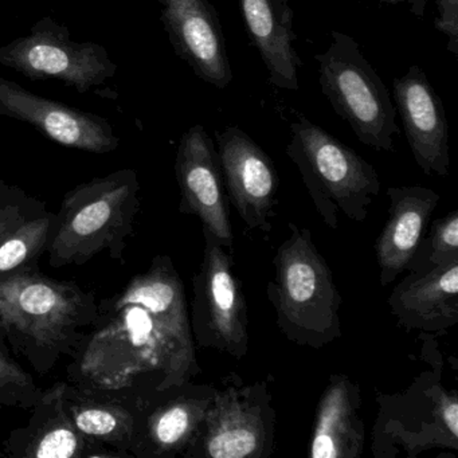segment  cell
<instances>
[{
	"mask_svg": "<svg viewBox=\"0 0 458 458\" xmlns=\"http://www.w3.org/2000/svg\"><path fill=\"white\" fill-rule=\"evenodd\" d=\"M98 308L68 369L76 387L140 393L143 377L154 375L157 391H163L202 372L184 285L171 257H155L146 272Z\"/></svg>",
	"mask_w": 458,
	"mask_h": 458,
	"instance_id": "cell-1",
	"label": "cell"
},
{
	"mask_svg": "<svg viewBox=\"0 0 458 458\" xmlns=\"http://www.w3.org/2000/svg\"><path fill=\"white\" fill-rule=\"evenodd\" d=\"M98 297L77 284L42 275L38 267L0 280V336L39 375L73 359L98 320Z\"/></svg>",
	"mask_w": 458,
	"mask_h": 458,
	"instance_id": "cell-2",
	"label": "cell"
},
{
	"mask_svg": "<svg viewBox=\"0 0 458 458\" xmlns=\"http://www.w3.org/2000/svg\"><path fill=\"white\" fill-rule=\"evenodd\" d=\"M288 227L291 234L273 259L275 278L267 283V300L289 342L320 350L342 339L343 297L310 230L293 222Z\"/></svg>",
	"mask_w": 458,
	"mask_h": 458,
	"instance_id": "cell-3",
	"label": "cell"
},
{
	"mask_svg": "<svg viewBox=\"0 0 458 458\" xmlns=\"http://www.w3.org/2000/svg\"><path fill=\"white\" fill-rule=\"evenodd\" d=\"M140 182L125 168L80 184L53 216L47 253L53 267L84 265L103 251L120 259L140 211Z\"/></svg>",
	"mask_w": 458,
	"mask_h": 458,
	"instance_id": "cell-4",
	"label": "cell"
},
{
	"mask_svg": "<svg viewBox=\"0 0 458 458\" xmlns=\"http://www.w3.org/2000/svg\"><path fill=\"white\" fill-rule=\"evenodd\" d=\"M286 155L294 163L324 224L339 229L340 214L366 221L380 192V179L369 165L339 139L297 114Z\"/></svg>",
	"mask_w": 458,
	"mask_h": 458,
	"instance_id": "cell-5",
	"label": "cell"
},
{
	"mask_svg": "<svg viewBox=\"0 0 458 458\" xmlns=\"http://www.w3.org/2000/svg\"><path fill=\"white\" fill-rule=\"evenodd\" d=\"M396 394L377 393L372 428L375 458H415L431 449L458 450V395L442 383V361Z\"/></svg>",
	"mask_w": 458,
	"mask_h": 458,
	"instance_id": "cell-6",
	"label": "cell"
},
{
	"mask_svg": "<svg viewBox=\"0 0 458 458\" xmlns=\"http://www.w3.org/2000/svg\"><path fill=\"white\" fill-rule=\"evenodd\" d=\"M315 58L321 92L337 116L350 124L364 146L394 152V138L399 135L396 109L358 42L348 34L332 30L328 49Z\"/></svg>",
	"mask_w": 458,
	"mask_h": 458,
	"instance_id": "cell-7",
	"label": "cell"
},
{
	"mask_svg": "<svg viewBox=\"0 0 458 458\" xmlns=\"http://www.w3.org/2000/svg\"><path fill=\"white\" fill-rule=\"evenodd\" d=\"M277 414L267 380L243 385L238 375L216 388L205 422L186 458H269Z\"/></svg>",
	"mask_w": 458,
	"mask_h": 458,
	"instance_id": "cell-8",
	"label": "cell"
},
{
	"mask_svg": "<svg viewBox=\"0 0 458 458\" xmlns=\"http://www.w3.org/2000/svg\"><path fill=\"white\" fill-rule=\"evenodd\" d=\"M202 264L192 278L194 343L242 360L249 351L248 302L232 251L203 233Z\"/></svg>",
	"mask_w": 458,
	"mask_h": 458,
	"instance_id": "cell-9",
	"label": "cell"
},
{
	"mask_svg": "<svg viewBox=\"0 0 458 458\" xmlns=\"http://www.w3.org/2000/svg\"><path fill=\"white\" fill-rule=\"evenodd\" d=\"M0 64L30 81L58 80L85 95L116 74V63L103 45L74 42L66 25L42 18L25 37L0 47Z\"/></svg>",
	"mask_w": 458,
	"mask_h": 458,
	"instance_id": "cell-10",
	"label": "cell"
},
{
	"mask_svg": "<svg viewBox=\"0 0 458 458\" xmlns=\"http://www.w3.org/2000/svg\"><path fill=\"white\" fill-rule=\"evenodd\" d=\"M216 141L227 198L248 229L269 234L280 189L275 163L241 128L216 131Z\"/></svg>",
	"mask_w": 458,
	"mask_h": 458,
	"instance_id": "cell-11",
	"label": "cell"
},
{
	"mask_svg": "<svg viewBox=\"0 0 458 458\" xmlns=\"http://www.w3.org/2000/svg\"><path fill=\"white\" fill-rule=\"evenodd\" d=\"M216 386L190 382L143 394V410L131 454L138 458L183 457L202 428Z\"/></svg>",
	"mask_w": 458,
	"mask_h": 458,
	"instance_id": "cell-12",
	"label": "cell"
},
{
	"mask_svg": "<svg viewBox=\"0 0 458 458\" xmlns=\"http://www.w3.org/2000/svg\"><path fill=\"white\" fill-rule=\"evenodd\" d=\"M181 190L179 210L202 222V230L232 251L234 245L226 189L216 144L203 125L187 130L179 141L175 159Z\"/></svg>",
	"mask_w": 458,
	"mask_h": 458,
	"instance_id": "cell-13",
	"label": "cell"
},
{
	"mask_svg": "<svg viewBox=\"0 0 458 458\" xmlns=\"http://www.w3.org/2000/svg\"><path fill=\"white\" fill-rule=\"evenodd\" d=\"M0 116L28 123L60 146L93 154L116 151L120 139L106 117L34 95L0 77Z\"/></svg>",
	"mask_w": 458,
	"mask_h": 458,
	"instance_id": "cell-14",
	"label": "cell"
},
{
	"mask_svg": "<svg viewBox=\"0 0 458 458\" xmlns=\"http://www.w3.org/2000/svg\"><path fill=\"white\" fill-rule=\"evenodd\" d=\"M160 20L176 55L218 89L233 81L224 30L211 0H159Z\"/></svg>",
	"mask_w": 458,
	"mask_h": 458,
	"instance_id": "cell-15",
	"label": "cell"
},
{
	"mask_svg": "<svg viewBox=\"0 0 458 458\" xmlns=\"http://www.w3.org/2000/svg\"><path fill=\"white\" fill-rule=\"evenodd\" d=\"M394 101L415 163L426 175L449 174V125L441 98L420 66L394 80Z\"/></svg>",
	"mask_w": 458,
	"mask_h": 458,
	"instance_id": "cell-16",
	"label": "cell"
},
{
	"mask_svg": "<svg viewBox=\"0 0 458 458\" xmlns=\"http://www.w3.org/2000/svg\"><path fill=\"white\" fill-rule=\"evenodd\" d=\"M407 331L445 335L458 324V259L422 273H407L387 299Z\"/></svg>",
	"mask_w": 458,
	"mask_h": 458,
	"instance_id": "cell-17",
	"label": "cell"
},
{
	"mask_svg": "<svg viewBox=\"0 0 458 458\" xmlns=\"http://www.w3.org/2000/svg\"><path fill=\"white\" fill-rule=\"evenodd\" d=\"M61 382L42 391L25 428H15L4 442V455L17 458H100L98 442L82 436L69 418Z\"/></svg>",
	"mask_w": 458,
	"mask_h": 458,
	"instance_id": "cell-18",
	"label": "cell"
},
{
	"mask_svg": "<svg viewBox=\"0 0 458 458\" xmlns=\"http://www.w3.org/2000/svg\"><path fill=\"white\" fill-rule=\"evenodd\" d=\"M64 403L82 436L109 445L122 457H132L131 450L138 434L143 394L131 390H88L65 382Z\"/></svg>",
	"mask_w": 458,
	"mask_h": 458,
	"instance_id": "cell-19",
	"label": "cell"
},
{
	"mask_svg": "<svg viewBox=\"0 0 458 458\" xmlns=\"http://www.w3.org/2000/svg\"><path fill=\"white\" fill-rule=\"evenodd\" d=\"M388 219L375 241L380 285L388 286L406 272L441 197L428 187L387 190Z\"/></svg>",
	"mask_w": 458,
	"mask_h": 458,
	"instance_id": "cell-20",
	"label": "cell"
},
{
	"mask_svg": "<svg viewBox=\"0 0 458 458\" xmlns=\"http://www.w3.org/2000/svg\"><path fill=\"white\" fill-rule=\"evenodd\" d=\"M361 387L344 374H332L316 406L310 455L360 458L366 444Z\"/></svg>",
	"mask_w": 458,
	"mask_h": 458,
	"instance_id": "cell-21",
	"label": "cell"
},
{
	"mask_svg": "<svg viewBox=\"0 0 458 458\" xmlns=\"http://www.w3.org/2000/svg\"><path fill=\"white\" fill-rule=\"evenodd\" d=\"M251 44L261 55L273 87L300 88L301 58L294 50L293 10L289 0H238Z\"/></svg>",
	"mask_w": 458,
	"mask_h": 458,
	"instance_id": "cell-22",
	"label": "cell"
},
{
	"mask_svg": "<svg viewBox=\"0 0 458 458\" xmlns=\"http://www.w3.org/2000/svg\"><path fill=\"white\" fill-rule=\"evenodd\" d=\"M53 216L49 210L33 216L0 243V280L18 270L37 267L47 250Z\"/></svg>",
	"mask_w": 458,
	"mask_h": 458,
	"instance_id": "cell-23",
	"label": "cell"
},
{
	"mask_svg": "<svg viewBox=\"0 0 458 458\" xmlns=\"http://www.w3.org/2000/svg\"><path fill=\"white\" fill-rule=\"evenodd\" d=\"M428 235L420 240L407 273H422L458 259V211L431 222Z\"/></svg>",
	"mask_w": 458,
	"mask_h": 458,
	"instance_id": "cell-24",
	"label": "cell"
},
{
	"mask_svg": "<svg viewBox=\"0 0 458 458\" xmlns=\"http://www.w3.org/2000/svg\"><path fill=\"white\" fill-rule=\"evenodd\" d=\"M41 393L34 377L13 358L9 345L0 336V409L30 410Z\"/></svg>",
	"mask_w": 458,
	"mask_h": 458,
	"instance_id": "cell-25",
	"label": "cell"
},
{
	"mask_svg": "<svg viewBox=\"0 0 458 458\" xmlns=\"http://www.w3.org/2000/svg\"><path fill=\"white\" fill-rule=\"evenodd\" d=\"M47 210V205L42 200L0 179V243L21 225Z\"/></svg>",
	"mask_w": 458,
	"mask_h": 458,
	"instance_id": "cell-26",
	"label": "cell"
},
{
	"mask_svg": "<svg viewBox=\"0 0 458 458\" xmlns=\"http://www.w3.org/2000/svg\"><path fill=\"white\" fill-rule=\"evenodd\" d=\"M438 9L436 29L447 38V50L458 57V0H436Z\"/></svg>",
	"mask_w": 458,
	"mask_h": 458,
	"instance_id": "cell-27",
	"label": "cell"
},
{
	"mask_svg": "<svg viewBox=\"0 0 458 458\" xmlns=\"http://www.w3.org/2000/svg\"><path fill=\"white\" fill-rule=\"evenodd\" d=\"M379 2H386V4H407L410 12H411L415 17L422 18L423 15H425L428 0H379Z\"/></svg>",
	"mask_w": 458,
	"mask_h": 458,
	"instance_id": "cell-28",
	"label": "cell"
}]
</instances>
